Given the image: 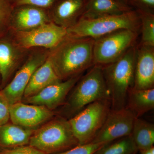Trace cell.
<instances>
[{"instance_id": "6da1fadb", "label": "cell", "mask_w": 154, "mask_h": 154, "mask_svg": "<svg viewBox=\"0 0 154 154\" xmlns=\"http://www.w3.org/2000/svg\"><path fill=\"white\" fill-rule=\"evenodd\" d=\"M94 38L91 37L66 38L48 53L53 67L59 78L65 81L82 74L95 65Z\"/></svg>"}, {"instance_id": "7a4b0ae2", "label": "cell", "mask_w": 154, "mask_h": 154, "mask_svg": "<svg viewBox=\"0 0 154 154\" xmlns=\"http://www.w3.org/2000/svg\"><path fill=\"white\" fill-rule=\"evenodd\" d=\"M137 46L136 44L131 47L114 62L102 66L111 110H119L126 106L128 91L134 86Z\"/></svg>"}, {"instance_id": "3957f363", "label": "cell", "mask_w": 154, "mask_h": 154, "mask_svg": "<svg viewBox=\"0 0 154 154\" xmlns=\"http://www.w3.org/2000/svg\"><path fill=\"white\" fill-rule=\"evenodd\" d=\"M138 14L129 11L119 15H109L94 19L80 18L75 25L67 29L68 36L99 38L122 29L140 31Z\"/></svg>"}, {"instance_id": "277c9868", "label": "cell", "mask_w": 154, "mask_h": 154, "mask_svg": "<svg viewBox=\"0 0 154 154\" xmlns=\"http://www.w3.org/2000/svg\"><path fill=\"white\" fill-rule=\"evenodd\" d=\"M28 145L44 154H55L79 144L69 120L58 117L48 122L34 131Z\"/></svg>"}, {"instance_id": "5b68a950", "label": "cell", "mask_w": 154, "mask_h": 154, "mask_svg": "<svg viewBox=\"0 0 154 154\" xmlns=\"http://www.w3.org/2000/svg\"><path fill=\"white\" fill-rule=\"evenodd\" d=\"M66 103L65 110L73 116L86 106L98 100L110 99L102 70V66L95 64L82 76Z\"/></svg>"}, {"instance_id": "8992f818", "label": "cell", "mask_w": 154, "mask_h": 154, "mask_svg": "<svg viewBox=\"0 0 154 154\" xmlns=\"http://www.w3.org/2000/svg\"><path fill=\"white\" fill-rule=\"evenodd\" d=\"M110 110V99L98 100L86 106L68 120L79 145L86 144L93 141Z\"/></svg>"}, {"instance_id": "52a82bcc", "label": "cell", "mask_w": 154, "mask_h": 154, "mask_svg": "<svg viewBox=\"0 0 154 154\" xmlns=\"http://www.w3.org/2000/svg\"><path fill=\"white\" fill-rule=\"evenodd\" d=\"M138 34L132 30L122 29L95 38V65L105 66L117 60L136 44Z\"/></svg>"}, {"instance_id": "ba28073f", "label": "cell", "mask_w": 154, "mask_h": 154, "mask_svg": "<svg viewBox=\"0 0 154 154\" xmlns=\"http://www.w3.org/2000/svg\"><path fill=\"white\" fill-rule=\"evenodd\" d=\"M16 31V44L25 49L43 47L52 49L68 35L67 28L52 22L45 23L32 30Z\"/></svg>"}, {"instance_id": "9c48e42d", "label": "cell", "mask_w": 154, "mask_h": 154, "mask_svg": "<svg viewBox=\"0 0 154 154\" xmlns=\"http://www.w3.org/2000/svg\"><path fill=\"white\" fill-rule=\"evenodd\" d=\"M135 118L126 107L119 110L111 109L102 128L91 143L106 144L130 135Z\"/></svg>"}, {"instance_id": "30bf717a", "label": "cell", "mask_w": 154, "mask_h": 154, "mask_svg": "<svg viewBox=\"0 0 154 154\" xmlns=\"http://www.w3.org/2000/svg\"><path fill=\"white\" fill-rule=\"evenodd\" d=\"M48 55V54L42 52L30 55L11 82L1 91L10 105L22 101L25 89L33 73L44 63Z\"/></svg>"}, {"instance_id": "8fae6325", "label": "cell", "mask_w": 154, "mask_h": 154, "mask_svg": "<svg viewBox=\"0 0 154 154\" xmlns=\"http://www.w3.org/2000/svg\"><path fill=\"white\" fill-rule=\"evenodd\" d=\"M82 75L48 86L35 95L25 98V102L44 106L49 110H54L64 103L67 96Z\"/></svg>"}, {"instance_id": "7c38bea8", "label": "cell", "mask_w": 154, "mask_h": 154, "mask_svg": "<svg viewBox=\"0 0 154 154\" xmlns=\"http://www.w3.org/2000/svg\"><path fill=\"white\" fill-rule=\"evenodd\" d=\"M10 113L12 123L30 129L47 122L54 115L53 110L44 106L22 102L10 105Z\"/></svg>"}, {"instance_id": "4fadbf2b", "label": "cell", "mask_w": 154, "mask_h": 154, "mask_svg": "<svg viewBox=\"0 0 154 154\" xmlns=\"http://www.w3.org/2000/svg\"><path fill=\"white\" fill-rule=\"evenodd\" d=\"M154 87V47L137 46L134 89L146 90Z\"/></svg>"}, {"instance_id": "5bb4252c", "label": "cell", "mask_w": 154, "mask_h": 154, "mask_svg": "<svg viewBox=\"0 0 154 154\" xmlns=\"http://www.w3.org/2000/svg\"><path fill=\"white\" fill-rule=\"evenodd\" d=\"M11 20L16 31H27L48 22L47 14L41 8L32 6H22Z\"/></svg>"}, {"instance_id": "9a60e30c", "label": "cell", "mask_w": 154, "mask_h": 154, "mask_svg": "<svg viewBox=\"0 0 154 154\" xmlns=\"http://www.w3.org/2000/svg\"><path fill=\"white\" fill-rule=\"evenodd\" d=\"M48 56L45 62L33 73L25 89L23 98L35 95L48 86L60 82Z\"/></svg>"}, {"instance_id": "2e32d148", "label": "cell", "mask_w": 154, "mask_h": 154, "mask_svg": "<svg viewBox=\"0 0 154 154\" xmlns=\"http://www.w3.org/2000/svg\"><path fill=\"white\" fill-rule=\"evenodd\" d=\"M33 129L25 128L14 123L0 126V148L11 149L29 144Z\"/></svg>"}, {"instance_id": "e0dca14e", "label": "cell", "mask_w": 154, "mask_h": 154, "mask_svg": "<svg viewBox=\"0 0 154 154\" xmlns=\"http://www.w3.org/2000/svg\"><path fill=\"white\" fill-rule=\"evenodd\" d=\"M125 107L129 109L135 118L142 116L154 108V88L146 90L131 88L128 91Z\"/></svg>"}, {"instance_id": "ac0fdd59", "label": "cell", "mask_w": 154, "mask_h": 154, "mask_svg": "<svg viewBox=\"0 0 154 154\" xmlns=\"http://www.w3.org/2000/svg\"><path fill=\"white\" fill-rule=\"evenodd\" d=\"M129 11L126 5L116 0H89L81 18L94 19L109 15H119Z\"/></svg>"}, {"instance_id": "d6986e66", "label": "cell", "mask_w": 154, "mask_h": 154, "mask_svg": "<svg viewBox=\"0 0 154 154\" xmlns=\"http://www.w3.org/2000/svg\"><path fill=\"white\" fill-rule=\"evenodd\" d=\"M84 5L83 0H64L56 8L54 23L68 28L78 22L76 19Z\"/></svg>"}, {"instance_id": "ffe728a7", "label": "cell", "mask_w": 154, "mask_h": 154, "mask_svg": "<svg viewBox=\"0 0 154 154\" xmlns=\"http://www.w3.org/2000/svg\"><path fill=\"white\" fill-rule=\"evenodd\" d=\"M19 46L7 40H0V75L3 83L8 80L20 58Z\"/></svg>"}, {"instance_id": "44dd1931", "label": "cell", "mask_w": 154, "mask_h": 154, "mask_svg": "<svg viewBox=\"0 0 154 154\" xmlns=\"http://www.w3.org/2000/svg\"><path fill=\"white\" fill-rule=\"evenodd\" d=\"M138 151L153 146L154 125L140 118H135L131 134Z\"/></svg>"}, {"instance_id": "7402d4cb", "label": "cell", "mask_w": 154, "mask_h": 154, "mask_svg": "<svg viewBox=\"0 0 154 154\" xmlns=\"http://www.w3.org/2000/svg\"><path fill=\"white\" fill-rule=\"evenodd\" d=\"M137 151L130 135L105 144L94 154H136Z\"/></svg>"}, {"instance_id": "603a6c76", "label": "cell", "mask_w": 154, "mask_h": 154, "mask_svg": "<svg viewBox=\"0 0 154 154\" xmlns=\"http://www.w3.org/2000/svg\"><path fill=\"white\" fill-rule=\"evenodd\" d=\"M140 22V44L154 47V16L152 13L138 11Z\"/></svg>"}, {"instance_id": "cb8c5ba5", "label": "cell", "mask_w": 154, "mask_h": 154, "mask_svg": "<svg viewBox=\"0 0 154 154\" xmlns=\"http://www.w3.org/2000/svg\"><path fill=\"white\" fill-rule=\"evenodd\" d=\"M13 9L8 0H0V34L11 21Z\"/></svg>"}, {"instance_id": "d4e9b609", "label": "cell", "mask_w": 154, "mask_h": 154, "mask_svg": "<svg viewBox=\"0 0 154 154\" xmlns=\"http://www.w3.org/2000/svg\"><path fill=\"white\" fill-rule=\"evenodd\" d=\"M105 144L91 143L86 144L78 145L65 151L55 154H94Z\"/></svg>"}, {"instance_id": "484cf974", "label": "cell", "mask_w": 154, "mask_h": 154, "mask_svg": "<svg viewBox=\"0 0 154 154\" xmlns=\"http://www.w3.org/2000/svg\"><path fill=\"white\" fill-rule=\"evenodd\" d=\"M0 154H45L30 146H20L11 149H2Z\"/></svg>"}, {"instance_id": "4316f807", "label": "cell", "mask_w": 154, "mask_h": 154, "mask_svg": "<svg viewBox=\"0 0 154 154\" xmlns=\"http://www.w3.org/2000/svg\"><path fill=\"white\" fill-rule=\"evenodd\" d=\"M10 105L0 91V126L8 122Z\"/></svg>"}, {"instance_id": "83f0119b", "label": "cell", "mask_w": 154, "mask_h": 154, "mask_svg": "<svg viewBox=\"0 0 154 154\" xmlns=\"http://www.w3.org/2000/svg\"><path fill=\"white\" fill-rule=\"evenodd\" d=\"M55 0H14L17 6H32L39 8L49 7Z\"/></svg>"}, {"instance_id": "f1b7e54d", "label": "cell", "mask_w": 154, "mask_h": 154, "mask_svg": "<svg viewBox=\"0 0 154 154\" xmlns=\"http://www.w3.org/2000/svg\"><path fill=\"white\" fill-rule=\"evenodd\" d=\"M130 1L133 5L138 8V11L152 13L154 0H130Z\"/></svg>"}, {"instance_id": "f546056e", "label": "cell", "mask_w": 154, "mask_h": 154, "mask_svg": "<svg viewBox=\"0 0 154 154\" xmlns=\"http://www.w3.org/2000/svg\"><path fill=\"white\" fill-rule=\"evenodd\" d=\"M140 154H154V147H152L147 149L141 151Z\"/></svg>"}, {"instance_id": "4dcf8cb0", "label": "cell", "mask_w": 154, "mask_h": 154, "mask_svg": "<svg viewBox=\"0 0 154 154\" xmlns=\"http://www.w3.org/2000/svg\"><path fill=\"white\" fill-rule=\"evenodd\" d=\"M117 1L121 3V4H123V5H125L126 3H127L128 0H116Z\"/></svg>"}]
</instances>
